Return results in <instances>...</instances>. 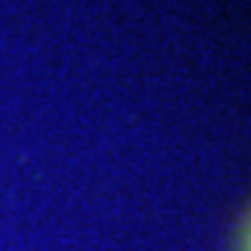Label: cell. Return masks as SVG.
<instances>
[{
    "mask_svg": "<svg viewBox=\"0 0 251 251\" xmlns=\"http://www.w3.org/2000/svg\"><path fill=\"white\" fill-rule=\"evenodd\" d=\"M249 251H251V238H249Z\"/></svg>",
    "mask_w": 251,
    "mask_h": 251,
    "instance_id": "6da1fadb",
    "label": "cell"
}]
</instances>
